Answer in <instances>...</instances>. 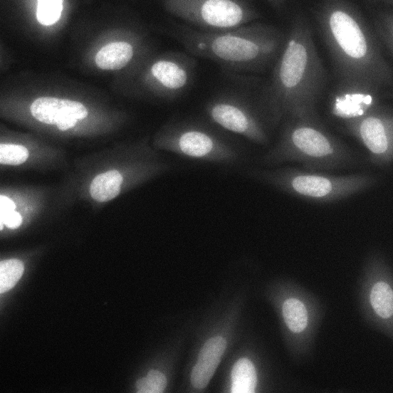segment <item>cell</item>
I'll return each mask as SVG.
<instances>
[{
	"instance_id": "6da1fadb",
	"label": "cell",
	"mask_w": 393,
	"mask_h": 393,
	"mask_svg": "<svg viewBox=\"0 0 393 393\" xmlns=\"http://www.w3.org/2000/svg\"><path fill=\"white\" fill-rule=\"evenodd\" d=\"M314 16L328 48L337 88L382 92L393 83V71L380 41L350 0H320Z\"/></svg>"
},
{
	"instance_id": "4316f807",
	"label": "cell",
	"mask_w": 393,
	"mask_h": 393,
	"mask_svg": "<svg viewBox=\"0 0 393 393\" xmlns=\"http://www.w3.org/2000/svg\"><path fill=\"white\" fill-rule=\"evenodd\" d=\"M367 1L376 4H382L389 6L393 7V0H367Z\"/></svg>"
},
{
	"instance_id": "5b68a950",
	"label": "cell",
	"mask_w": 393,
	"mask_h": 393,
	"mask_svg": "<svg viewBox=\"0 0 393 393\" xmlns=\"http://www.w3.org/2000/svg\"><path fill=\"white\" fill-rule=\"evenodd\" d=\"M248 175L288 194L318 203L342 200L365 192L378 182L368 173L332 175L321 171L283 167L255 169Z\"/></svg>"
},
{
	"instance_id": "ba28073f",
	"label": "cell",
	"mask_w": 393,
	"mask_h": 393,
	"mask_svg": "<svg viewBox=\"0 0 393 393\" xmlns=\"http://www.w3.org/2000/svg\"><path fill=\"white\" fill-rule=\"evenodd\" d=\"M166 5L184 24L204 31L234 28L260 17L249 0H167Z\"/></svg>"
},
{
	"instance_id": "8fae6325",
	"label": "cell",
	"mask_w": 393,
	"mask_h": 393,
	"mask_svg": "<svg viewBox=\"0 0 393 393\" xmlns=\"http://www.w3.org/2000/svg\"><path fill=\"white\" fill-rule=\"evenodd\" d=\"M381 93L337 87L330 102L331 113L342 122L360 117L380 103Z\"/></svg>"
},
{
	"instance_id": "7402d4cb",
	"label": "cell",
	"mask_w": 393,
	"mask_h": 393,
	"mask_svg": "<svg viewBox=\"0 0 393 393\" xmlns=\"http://www.w3.org/2000/svg\"><path fill=\"white\" fill-rule=\"evenodd\" d=\"M167 386L165 376L157 370H150L147 375L136 382L138 393H162Z\"/></svg>"
},
{
	"instance_id": "e0dca14e",
	"label": "cell",
	"mask_w": 393,
	"mask_h": 393,
	"mask_svg": "<svg viewBox=\"0 0 393 393\" xmlns=\"http://www.w3.org/2000/svg\"><path fill=\"white\" fill-rule=\"evenodd\" d=\"M372 23L379 41L387 48L393 57V7L376 11Z\"/></svg>"
},
{
	"instance_id": "5bb4252c",
	"label": "cell",
	"mask_w": 393,
	"mask_h": 393,
	"mask_svg": "<svg viewBox=\"0 0 393 393\" xmlns=\"http://www.w3.org/2000/svg\"><path fill=\"white\" fill-rule=\"evenodd\" d=\"M135 50L131 43L117 41L108 43L97 53L95 61L103 70H120L132 60Z\"/></svg>"
},
{
	"instance_id": "7c38bea8",
	"label": "cell",
	"mask_w": 393,
	"mask_h": 393,
	"mask_svg": "<svg viewBox=\"0 0 393 393\" xmlns=\"http://www.w3.org/2000/svg\"><path fill=\"white\" fill-rule=\"evenodd\" d=\"M30 111L38 121L55 125L67 120H83L88 114L81 103L53 97L37 98L31 105Z\"/></svg>"
},
{
	"instance_id": "9c48e42d",
	"label": "cell",
	"mask_w": 393,
	"mask_h": 393,
	"mask_svg": "<svg viewBox=\"0 0 393 393\" xmlns=\"http://www.w3.org/2000/svg\"><path fill=\"white\" fill-rule=\"evenodd\" d=\"M343 124L347 132L366 148L371 163L382 167L393 165V105L379 103Z\"/></svg>"
},
{
	"instance_id": "d6986e66",
	"label": "cell",
	"mask_w": 393,
	"mask_h": 393,
	"mask_svg": "<svg viewBox=\"0 0 393 393\" xmlns=\"http://www.w3.org/2000/svg\"><path fill=\"white\" fill-rule=\"evenodd\" d=\"M283 315L288 328L300 332L307 326L308 313L305 305L296 298H288L283 305Z\"/></svg>"
},
{
	"instance_id": "d4e9b609",
	"label": "cell",
	"mask_w": 393,
	"mask_h": 393,
	"mask_svg": "<svg viewBox=\"0 0 393 393\" xmlns=\"http://www.w3.org/2000/svg\"><path fill=\"white\" fill-rule=\"evenodd\" d=\"M15 203L8 197L0 196V213H5L15 210Z\"/></svg>"
},
{
	"instance_id": "484cf974",
	"label": "cell",
	"mask_w": 393,
	"mask_h": 393,
	"mask_svg": "<svg viewBox=\"0 0 393 393\" xmlns=\"http://www.w3.org/2000/svg\"><path fill=\"white\" fill-rule=\"evenodd\" d=\"M268 3L276 9H281L285 4L286 0H266Z\"/></svg>"
},
{
	"instance_id": "603a6c76",
	"label": "cell",
	"mask_w": 393,
	"mask_h": 393,
	"mask_svg": "<svg viewBox=\"0 0 393 393\" xmlns=\"http://www.w3.org/2000/svg\"><path fill=\"white\" fill-rule=\"evenodd\" d=\"M27 149L19 145L1 144L0 163L5 165H19L28 159Z\"/></svg>"
},
{
	"instance_id": "2e32d148",
	"label": "cell",
	"mask_w": 393,
	"mask_h": 393,
	"mask_svg": "<svg viewBox=\"0 0 393 393\" xmlns=\"http://www.w3.org/2000/svg\"><path fill=\"white\" fill-rule=\"evenodd\" d=\"M256 385V373L253 363L247 358L239 359L231 372V392L252 393Z\"/></svg>"
},
{
	"instance_id": "ac0fdd59",
	"label": "cell",
	"mask_w": 393,
	"mask_h": 393,
	"mask_svg": "<svg viewBox=\"0 0 393 393\" xmlns=\"http://www.w3.org/2000/svg\"><path fill=\"white\" fill-rule=\"evenodd\" d=\"M371 305L381 318H387L393 315V290L383 281L375 283L370 293Z\"/></svg>"
},
{
	"instance_id": "4fadbf2b",
	"label": "cell",
	"mask_w": 393,
	"mask_h": 393,
	"mask_svg": "<svg viewBox=\"0 0 393 393\" xmlns=\"http://www.w3.org/2000/svg\"><path fill=\"white\" fill-rule=\"evenodd\" d=\"M226 346V340L221 336L211 337L205 342L191 374V382L195 388L202 389L206 387L221 361Z\"/></svg>"
},
{
	"instance_id": "cb8c5ba5",
	"label": "cell",
	"mask_w": 393,
	"mask_h": 393,
	"mask_svg": "<svg viewBox=\"0 0 393 393\" xmlns=\"http://www.w3.org/2000/svg\"><path fill=\"white\" fill-rule=\"evenodd\" d=\"M22 223L21 215L15 210L5 213H0V225L1 230L3 229L4 225L9 229H16Z\"/></svg>"
},
{
	"instance_id": "30bf717a",
	"label": "cell",
	"mask_w": 393,
	"mask_h": 393,
	"mask_svg": "<svg viewBox=\"0 0 393 393\" xmlns=\"http://www.w3.org/2000/svg\"><path fill=\"white\" fill-rule=\"evenodd\" d=\"M197 58L186 51H175L153 61L147 77L164 97L179 99L191 88L197 74Z\"/></svg>"
},
{
	"instance_id": "3957f363",
	"label": "cell",
	"mask_w": 393,
	"mask_h": 393,
	"mask_svg": "<svg viewBox=\"0 0 393 393\" xmlns=\"http://www.w3.org/2000/svg\"><path fill=\"white\" fill-rule=\"evenodd\" d=\"M174 33L184 50L192 56L241 73H261L273 67L287 36L277 27L258 21L221 31L177 24Z\"/></svg>"
},
{
	"instance_id": "8992f818",
	"label": "cell",
	"mask_w": 393,
	"mask_h": 393,
	"mask_svg": "<svg viewBox=\"0 0 393 393\" xmlns=\"http://www.w3.org/2000/svg\"><path fill=\"white\" fill-rule=\"evenodd\" d=\"M215 127L197 120H177L164 129L157 143L179 156L201 162L232 164L240 161L239 147Z\"/></svg>"
},
{
	"instance_id": "44dd1931",
	"label": "cell",
	"mask_w": 393,
	"mask_h": 393,
	"mask_svg": "<svg viewBox=\"0 0 393 393\" xmlns=\"http://www.w3.org/2000/svg\"><path fill=\"white\" fill-rule=\"evenodd\" d=\"M63 0H38L36 17L44 26L56 23L61 15Z\"/></svg>"
},
{
	"instance_id": "ffe728a7",
	"label": "cell",
	"mask_w": 393,
	"mask_h": 393,
	"mask_svg": "<svg viewBox=\"0 0 393 393\" xmlns=\"http://www.w3.org/2000/svg\"><path fill=\"white\" fill-rule=\"evenodd\" d=\"M24 268L19 259H7L0 263V293L12 288L21 277Z\"/></svg>"
},
{
	"instance_id": "7a4b0ae2",
	"label": "cell",
	"mask_w": 393,
	"mask_h": 393,
	"mask_svg": "<svg viewBox=\"0 0 393 393\" xmlns=\"http://www.w3.org/2000/svg\"><path fill=\"white\" fill-rule=\"evenodd\" d=\"M326 72L307 19L296 15L270 80L258 93L271 127L290 118L318 117Z\"/></svg>"
},
{
	"instance_id": "9a60e30c",
	"label": "cell",
	"mask_w": 393,
	"mask_h": 393,
	"mask_svg": "<svg viewBox=\"0 0 393 393\" xmlns=\"http://www.w3.org/2000/svg\"><path fill=\"white\" fill-rule=\"evenodd\" d=\"M122 183L123 177L117 170L100 173L92 180L90 194L97 201H108L120 194Z\"/></svg>"
},
{
	"instance_id": "52a82bcc",
	"label": "cell",
	"mask_w": 393,
	"mask_h": 393,
	"mask_svg": "<svg viewBox=\"0 0 393 393\" xmlns=\"http://www.w3.org/2000/svg\"><path fill=\"white\" fill-rule=\"evenodd\" d=\"M204 110L209 120L220 129L257 145L269 142L272 127L258 94L251 96L234 90L221 91L206 102Z\"/></svg>"
},
{
	"instance_id": "277c9868",
	"label": "cell",
	"mask_w": 393,
	"mask_h": 393,
	"mask_svg": "<svg viewBox=\"0 0 393 393\" xmlns=\"http://www.w3.org/2000/svg\"><path fill=\"white\" fill-rule=\"evenodd\" d=\"M357 161L355 152L330 134L318 117L286 120L278 140L261 159L267 166L297 162L315 171L349 167Z\"/></svg>"
}]
</instances>
